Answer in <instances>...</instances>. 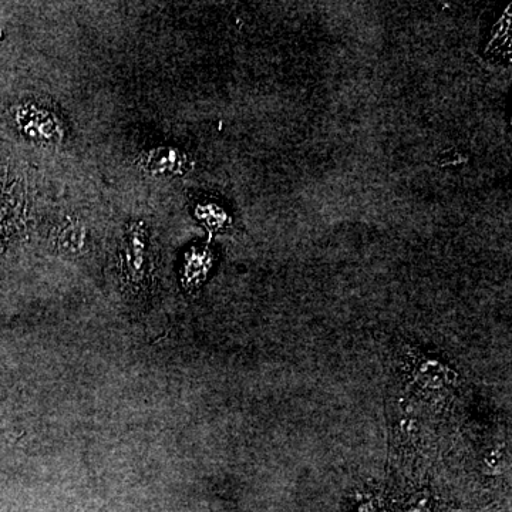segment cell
<instances>
[{"instance_id":"obj_1","label":"cell","mask_w":512,"mask_h":512,"mask_svg":"<svg viewBox=\"0 0 512 512\" xmlns=\"http://www.w3.org/2000/svg\"><path fill=\"white\" fill-rule=\"evenodd\" d=\"M121 256H123V272L128 284L133 288L143 285L146 282L150 258H148L146 229L141 225H134L130 231H127Z\"/></svg>"},{"instance_id":"obj_2","label":"cell","mask_w":512,"mask_h":512,"mask_svg":"<svg viewBox=\"0 0 512 512\" xmlns=\"http://www.w3.org/2000/svg\"><path fill=\"white\" fill-rule=\"evenodd\" d=\"M419 365H414V379L424 389H437L451 383V370L441 363L429 362V359H423Z\"/></svg>"},{"instance_id":"obj_3","label":"cell","mask_w":512,"mask_h":512,"mask_svg":"<svg viewBox=\"0 0 512 512\" xmlns=\"http://www.w3.org/2000/svg\"><path fill=\"white\" fill-rule=\"evenodd\" d=\"M66 224L63 225L62 229H60L59 235V244L62 245L64 249L67 251H72V244L74 249L82 248V244L84 245V238H86V231H84V227L80 224V221L67 220L64 221Z\"/></svg>"}]
</instances>
